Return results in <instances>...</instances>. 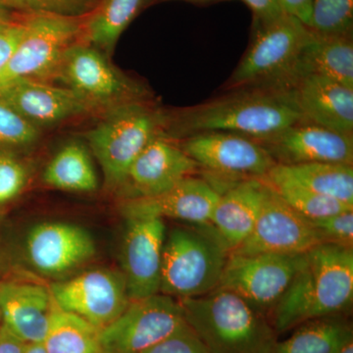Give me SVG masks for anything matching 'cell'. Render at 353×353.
Instances as JSON below:
<instances>
[{"label": "cell", "instance_id": "obj_1", "mask_svg": "<svg viewBox=\"0 0 353 353\" xmlns=\"http://www.w3.org/2000/svg\"><path fill=\"white\" fill-rule=\"evenodd\" d=\"M292 88H243L185 109L165 136L185 139L202 132H226L259 141L303 122Z\"/></svg>", "mask_w": 353, "mask_h": 353}, {"label": "cell", "instance_id": "obj_2", "mask_svg": "<svg viewBox=\"0 0 353 353\" xmlns=\"http://www.w3.org/2000/svg\"><path fill=\"white\" fill-rule=\"evenodd\" d=\"M353 248L321 243L304 253V261L272 311L276 333L309 320L338 315L352 306Z\"/></svg>", "mask_w": 353, "mask_h": 353}, {"label": "cell", "instance_id": "obj_3", "mask_svg": "<svg viewBox=\"0 0 353 353\" xmlns=\"http://www.w3.org/2000/svg\"><path fill=\"white\" fill-rule=\"evenodd\" d=\"M179 303L185 321L209 353H275L278 339L273 325L233 292L218 288Z\"/></svg>", "mask_w": 353, "mask_h": 353}, {"label": "cell", "instance_id": "obj_4", "mask_svg": "<svg viewBox=\"0 0 353 353\" xmlns=\"http://www.w3.org/2000/svg\"><path fill=\"white\" fill-rule=\"evenodd\" d=\"M176 227L166 233L160 294L194 299L218 289L230 254L210 224Z\"/></svg>", "mask_w": 353, "mask_h": 353}, {"label": "cell", "instance_id": "obj_5", "mask_svg": "<svg viewBox=\"0 0 353 353\" xmlns=\"http://www.w3.org/2000/svg\"><path fill=\"white\" fill-rule=\"evenodd\" d=\"M166 118L145 101L108 110L87 138L111 190H120L137 157L153 139L164 134Z\"/></svg>", "mask_w": 353, "mask_h": 353}, {"label": "cell", "instance_id": "obj_6", "mask_svg": "<svg viewBox=\"0 0 353 353\" xmlns=\"http://www.w3.org/2000/svg\"><path fill=\"white\" fill-rule=\"evenodd\" d=\"M309 34V28L287 14L259 28L227 88H292Z\"/></svg>", "mask_w": 353, "mask_h": 353}, {"label": "cell", "instance_id": "obj_7", "mask_svg": "<svg viewBox=\"0 0 353 353\" xmlns=\"http://www.w3.org/2000/svg\"><path fill=\"white\" fill-rule=\"evenodd\" d=\"M48 80L73 92L92 111L145 101L150 94L114 67L103 51L83 41L70 46Z\"/></svg>", "mask_w": 353, "mask_h": 353}, {"label": "cell", "instance_id": "obj_8", "mask_svg": "<svg viewBox=\"0 0 353 353\" xmlns=\"http://www.w3.org/2000/svg\"><path fill=\"white\" fill-rule=\"evenodd\" d=\"M24 23L22 38L0 83L16 79L48 82L67 50L82 37L83 18L34 14Z\"/></svg>", "mask_w": 353, "mask_h": 353}, {"label": "cell", "instance_id": "obj_9", "mask_svg": "<svg viewBox=\"0 0 353 353\" xmlns=\"http://www.w3.org/2000/svg\"><path fill=\"white\" fill-rule=\"evenodd\" d=\"M303 261L304 254L230 253L219 288L233 292L266 315L284 296Z\"/></svg>", "mask_w": 353, "mask_h": 353}, {"label": "cell", "instance_id": "obj_10", "mask_svg": "<svg viewBox=\"0 0 353 353\" xmlns=\"http://www.w3.org/2000/svg\"><path fill=\"white\" fill-rule=\"evenodd\" d=\"M178 299L157 294L130 301L99 332L101 353H143L185 323Z\"/></svg>", "mask_w": 353, "mask_h": 353}, {"label": "cell", "instance_id": "obj_11", "mask_svg": "<svg viewBox=\"0 0 353 353\" xmlns=\"http://www.w3.org/2000/svg\"><path fill=\"white\" fill-rule=\"evenodd\" d=\"M264 183L263 202L252 233L230 253L304 254L321 245V238L311 221L294 210L273 188Z\"/></svg>", "mask_w": 353, "mask_h": 353}, {"label": "cell", "instance_id": "obj_12", "mask_svg": "<svg viewBox=\"0 0 353 353\" xmlns=\"http://www.w3.org/2000/svg\"><path fill=\"white\" fill-rule=\"evenodd\" d=\"M54 303L101 330L108 326L130 303L124 276L108 269L81 274L51 285Z\"/></svg>", "mask_w": 353, "mask_h": 353}, {"label": "cell", "instance_id": "obj_13", "mask_svg": "<svg viewBox=\"0 0 353 353\" xmlns=\"http://www.w3.org/2000/svg\"><path fill=\"white\" fill-rule=\"evenodd\" d=\"M183 139L181 148L199 167L220 175L262 179L277 165L256 141L233 132H202Z\"/></svg>", "mask_w": 353, "mask_h": 353}, {"label": "cell", "instance_id": "obj_14", "mask_svg": "<svg viewBox=\"0 0 353 353\" xmlns=\"http://www.w3.org/2000/svg\"><path fill=\"white\" fill-rule=\"evenodd\" d=\"M255 141L278 165H353L352 134H340L304 121Z\"/></svg>", "mask_w": 353, "mask_h": 353}, {"label": "cell", "instance_id": "obj_15", "mask_svg": "<svg viewBox=\"0 0 353 353\" xmlns=\"http://www.w3.org/2000/svg\"><path fill=\"white\" fill-rule=\"evenodd\" d=\"M127 220L122 274L130 299L134 301L160 294L166 226L160 218Z\"/></svg>", "mask_w": 353, "mask_h": 353}, {"label": "cell", "instance_id": "obj_16", "mask_svg": "<svg viewBox=\"0 0 353 353\" xmlns=\"http://www.w3.org/2000/svg\"><path fill=\"white\" fill-rule=\"evenodd\" d=\"M221 192L208 181L189 176L163 194L126 199L121 213L126 219L160 218L192 225L209 224Z\"/></svg>", "mask_w": 353, "mask_h": 353}, {"label": "cell", "instance_id": "obj_17", "mask_svg": "<svg viewBox=\"0 0 353 353\" xmlns=\"http://www.w3.org/2000/svg\"><path fill=\"white\" fill-rule=\"evenodd\" d=\"M0 101L39 130L92 111L68 88L34 79L0 83Z\"/></svg>", "mask_w": 353, "mask_h": 353}, {"label": "cell", "instance_id": "obj_18", "mask_svg": "<svg viewBox=\"0 0 353 353\" xmlns=\"http://www.w3.org/2000/svg\"><path fill=\"white\" fill-rule=\"evenodd\" d=\"M28 260L36 270L61 275L87 263L95 254L92 236L77 225L46 222L37 225L26 241Z\"/></svg>", "mask_w": 353, "mask_h": 353}, {"label": "cell", "instance_id": "obj_19", "mask_svg": "<svg viewBox=\"0 0 353 353\" xmlns=\"http://www.w3.org/2000/svg\"><path fill=\"white\" fill-rule=\"evenodd\" d=\"M199 168L180 145L162 134L134 160L120 190H124L126 199L158 196L192 176Z\"/></svg>", "mask_w": 353, "mask_h": 353}, {"label": "cell", "instance_id": "obj_20", "mask_svg": "<svg viewBox=\"0 0 353 353\" xmlns=\"http://www.w3.org/2000/svg\"><path fill=\"white\" fill-rule=\"evenodd\" d=\"M290 88L304 122L352 134L353 88L314 74L299 77Z\"/></svg>", "mask_w": 353, "mask_h": 353}, {"label": "cell", "instance_id": "obj_21", "mask_svg": "<svg viewBox=\"0 0 353 353\" xmlns=\"http://www.w3.org/2000/svg\"><path fill=\"white\" fill-rule=\"evenodd\" d=\"M54 301L50 290L30 283H0L1 324L27 343H43Z\"/></svg>", "mask_w": 353, "mask_h": 353}, {"label": "cell", "instance_id": "obj_22", "mask_svg": "<svg viewBox=\"0 0 353 353\" xmlns=\"http://www.w3.org/2000/svg\"><path fill=\"white\" fill-rule=\"evenodd\" d=\"M264 188L261 179H248L221 192L209 224L230 252L252 233L263 202Z\"/></svg>", "mask_w": 353, "mask_h": 353}, {"label": "cell", "instance_id": "obj_23", "mask_svg": "<svg viewBox=\"0 0 353 353\" xmlns=\"http://www.w3.org/2000/svg\"><path fill=\"white\" fill-rule=\"evenodd\" d=\"M261 180L299 185L353 206V165H275Z\"/></svg>", "mask_w": 353, "mask_h": 353}, {"label": "cell", "instance_id": "obj_24", "mask_svg": "<svg viewBox=\"0 0 353 353\" xmlns=\"http://www.w3.org/2000/svg\"><path fill=\"white\" fill-rule=\"evenodd\" d=\"M306 74L326 77L353 88V43L350 36H323L310 30L297 64L296 79Z\"/></svg>", "mask_w": 353, "mask_h": 353}, {"label": "cell", "instance_id": "obj_25", "mask_svg": "<svg viewBox=\"0 0 353 353\" xmlns=\"http://www.w3.org/2000/svg\"><path fill=\"white\" fill-rule=\"evenodd\" d=\"M143 0H101L83 19V41L109 54Z\"/></svg>", "mask_w": 353, "mask_h": 353}, {"label": "cell", "instance_id": "obj_26", "mask_svg": "<svg viewBox=\"0 0 353 353\" xmlns=\"http://www.w3.org/2000/svg\"><path fill=\"white\" fill-rule=\"evenodd\" d=\"M276 345L275 353H336L353 336L350 323L340 315L325 316L297 326Z\"/></svg>", "mask_w": 353, "mask_h": 353}, {"label": "cell", "instance_id": "obj_27", "mask_svg": "<svg viewBox=\"0 0 353 353\" xmlns=\"http://www.w3.org/2000/svg\"><path fill=\"white\" fill-rule=\"evenodd\" d=\"M43 182L72 192H92L99 187L90 153L79 143H67L52 157L44 169Z\"/></svg>", "mask_w": 353, "mask_h": 353}, {"label": "cell", "instance_id": "obj_28", "mask_svg": "<svg viewBox=\"0 0 353 353\" xmlns=\"http://www.w3.org/2000/svg\"><path fill=\"white\" fill-rule=\"evenodd\" d=\"M99 332L54 303L43 345L48 353H101Z\"/></svg>", "mask_w": 353, "mask_h": 353}, {"label": "cell", "instance_id": "obj_29", "mask_svg": "<svg viewBox=\"0 0 353 353\" xmlns=\"http://www.w3.org/2000/svg\"><path fill=\"white\" fill-rule=\"evenodd\" d=\"M265 183L273 188L294 210L309 220L321 219L327 216L353 209V206L347 205L343 202L292 183Z\"/></svg>", "mask_w": 353, "mask_h": 353}, {"label": "cell", "instance_id": "obj_30", "mask_svg": "<svg viewBox=\"0 0 353 353\" xmlns=\"http://www.w3.org/2000/svg\"><path fill=\"white\" fill-rule=\"evenodd\" d=\"M353 0H313L310 30L323 36H350Z\"/></svg>", "mask_w": 353, "mask_h": 353}, {"label": "cell", "instance_id": "obj_31", "mask_svg": "<svg viewBox=\"0 0 353 353\" xmlns=\"http://www.w3.org/2000/svg\"><path fill=\"white\" fill-rule=\"evenodd\" d=\"M95 0H0V6L8 11L29 15L48 14L70 18H83L94 6Z\"/></svg>", "mask_w": 353, "mask_h": 353}, {"label": "cell", "instance_id": "obj_32", "mask_svg": "<svg viewBox=\"0 0 353 353\" xmlns=\"http://www.w3.org/2000/svg\"><path fill=\"white\" fill-rule=\"evenodd\" d=\"M39 130L0 101V150L13 152L38 141Z\"/></svg>", "mask_w": 353, "mask_h": 353}, {"label": "cell", "instance_id": "obj_33", "mask_svg": "<svg viewBox=\"0 0 353 353\" xmlns=\"http://www.w3.org/2000/svg\"><path fill=\"white\" fill-rule=\"evenodd\" d=\"M29 176L27 165L15 153L0 150V206L20 196Z\"/></svg>", "mask_w": 353, "mask_h": 353}, {"label": "cell", "instance_id": "obj_34", "mask_svg": "<svg viewBox=\"0 0 353 353\" xmlns=\"http://www.w3.org/2000/svg\"><path fill=\"white\" fill-rule=\"evenodd\" d=\"M310 221L323 243L353 248V209Z\"/></svg>", "mask_w": 353, "mask_h": 353}, {"label": "cell", "instance_id": "obj_35", "mask_svg": "<svg viewBox=\"0 0 353 353\" xmlns=\"http://www.w3.org/2000/svg\"><path fill=\"white\" fill-rule=\"evenodd\" d=\"M143 353H209L196 332L187 322Z\"/></svg>", "mask_w": 353, "mask_h": 353}, {"label": "cell", "instance_id": "obj_36", "mask_svg": "<svg viewBox=\"0 0 353 353\" xmlns=\"http://www.w3.org/2000/svg\"><path fill=\"white\" fill-rule=\"evenodd\" d=\"M24 30V21L12 20L0 25V76L10 61Z\"/></svg>", "mask_w": 353, "mask_h": 353}, {"label": "cell", "instance_id": "obj_37", "mask_svg": "<svg viewBox=\"0 0 353 353\" xmlns=\"http://www.w3.org/2000/svg\"><path fill=\"white\" fill-rule=\"evenodd\" d=\"M252 9L259 28L275 22L285 15L280 0H241Z\"/></svg>", "mask_w": 353, "mask_h": 353}, {"label": "cell", "instance_id": "obj_38", "mask_svg": "<svg viewBox=\"0 0 353 353\" xmlns=\"http://www.w3.org/2000/svg\"><path fill=\"white\" fill-rule=\"evenodd\" d=\"M280 3L287 15L296 18L310 29L313 0H280Z\"/></svg>", "mask_w": 353, "mask_h": 353}, {"label": "cell", "instance_id": "obj_39", "mask_svg": "<svg viewBox=\"0 0 353 353\" xmlns=\"http://www.w3.org/2000/svg\"><path fill=\"white\" fill-rule=\"evenodd\" d=\"M27 343L0 324V353H25Z\"/></svg>", "mask_w": 353, "mask_h": 353}, {"label": "cell", "instance_id": "obj_40", "mask_svg": "<svg viewBox=\"0 0 353 353\" xmlns=\"http://www.w3.org/2000/svg\"><path fill=\"white\" fill-rule=\"evenodd\" d=\"M25 353H48L44 348L43 343H27Z\"/></svg>", "mask_w": 353, "mask_h": 353}, {"label": "cell", "instance_id": "obj_41", "mask_svg": "<svg viewBox=\"0 0 353 353\" xmlns=\"http://www.w3.org/2000/svg\"><path fill=\"white\" fill-rule=\"evenodd\" d=\"M14 19L12 15H11L10 11L6 10V9L2 8V7L0 6V25L10 22V21Z\"/></svg>", "mask_w": 353, "mask_h": 353}, {"label": "cell", "instance_id": "obj_42", "mask_svg": "<svg viewBox=\"0 0 353 353\" xmlns=\"http://www.w3.org/2000/svg\"><path fill=\"white\" fill-rule=\"evenodd\" d=\"M336 353H353V336L348 339Z\"/></svg>", "mask_w": 353, "mask_h": 353}, {"label": "cell", "instance_id": "obj_43", "mask_svg": "<svg viewBox=\"0 0 353 353\" xmlns=\"http://www.w3.org/2000/svg\"><path fill=\"white\" fill-rule=\"evenodd\" d=\"M190 1H208V0H190Z\"/></svg>", "mask_w": 353, "mask_h": 353}, {"label": "cell", "instance_id": "obj_44", "mask_svg": "<svg viewBox=\"0 0 353 353\" xmlns=\"http://www.w3.org/2000/svg\"><path fill=\"white\" fill-rule=\"evenodd\" d=\"M0 324H1V313H0Z\"/></svg>", "mask_w": 353, "mask_h": 353}]
</instances>
